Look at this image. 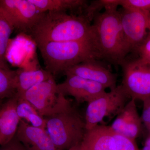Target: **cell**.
I'll use <instances>...</instances> for the list:
<instances>
[{
  "instance_id": "cell-1",
  "label": "cell",
  "mask_w": 150,
  "mask_h": 150,
  "mask_svg": "<svg viewBox=\"0 0 150 150\" xmlns=\"http://www.w3.org/2000/svg\"><path fill=\"white\" fill-rule=\"evenodd\" d=\"M35 44L95 39L91 21L85 15L46 12L30 33Z\"/></svg>"
},
{
  "instance_id": "cell-2",
  "label": "cell",
  "mask_w": 150,
  "mask_h": 150,
  "mask_svg": "<svg viewBox=\"0 0 150 150\" xmlns=\"http://www.w3.org/2000/svg\"><path fill=\"white\" fill-rule=\"evenodd\" d=\"M45 70L55 76L75 65L89 60L103 59L95 39L36 44Z\"/></svg>"
},
{
  "instance_id": "cell-3",
  "label": "cell",
  "mask_w": 150,
  "mask_h": 150,
  "mask_svg": "<svg viewBox=\"0 0 150 150\" xmlns=\"http://www.w3.org/2000/svg\"><path fill=\"white\" fill-rule=\"evenodd\" d=\"M93 28L96 44L103 59L121 65L129 54L122 30L120 11L106 8L93 17Z\"/></svg>"
},
{
  "instance_id": "cell-4",
  "label": "cell",
  "mask_w": 150,
  "mask_h": 150,
  "mask_svg": "<svg viewBox=\"0 0 150 150\" xmlns=\"http://www.w3.org/2000/svg\"><path fill=\"white\" fill-rule=\"evenodd\" d=\"M45 119L46 132L58 150H68L79 144L86 132L85 118L72 104Z\"/></svg>"
},
{
  "instance_id": "cell-5",
  "label": "cell",
  "mask_w": 150,
  "mask_h": 150,
  "mask_svg": "<svg viewBox=\"0 0 150 150\" xmlns=\"http://www.w3.org/2000/svg\"><path fill=\"white\" fill-rule=\"evenodd\" d=\"M23 96L44 118L62 112L72 104L59 91L54 76L30 89Z\"/></svg>"
},
{
  "instance_id": "cell-6",
  "label": "cell",
  "mask_w": 150,
  "mask_h": 150,
  "mask_svg": "<svg viewBox=\"0 0 150 150\" xmlns=\"http://www.w3.org/2000/svg\"><path fill=\"white\" fill-rule=\"evenodd\" d=\"M129 98L121 85L88 103L85 117L86 131L100 125L105 118L118 115L129 102Z\"/></svg>"
},
{
  "instance_id": "cell-7",
  "label": "cell",
  "mask_w": 150,
  "mask_h": 150,
  "mask_svg": "<svg viewBox=\"0 0 150 150\" xmlns=\"http://www.w3.org/2000/svg\"><path fill=\"white\" fill-rule=\"evenodd\" d=\"M121 85L131 99L142 101L150 97V64L140 58L126 60L121 65Z\"/></svg>"
},
{
  "instance_id": "cell-8",
  "label": "cell",
  "mask_w": 150,
  "mask_h": 150,
  "mask_svg": "<svg viewBox=\"0 0 150 150\" xmlns=\"http://www.w3.org/2000/svg\"><path fill=\"white\" fill-rule=\"evenodd\" d=\"M0 9L14 29L28 34L46 13L30 0H0Z\"/></svg>"
},
{
  "instance_id": "cell-9",
  "label": "cell",
  "mask_w": 150,
  "mask_h": 150,
  "mask_svg": "<svg viewBox=\"0 0 150 150\" xmlns=\"http://www.w3.org/2000/svg\"><path fill=\"white\" fill-rule=\"evenodd\" d=\"M119 11L123 36L128 51L129 53L136 52L147 36L150 13L126 8Z\"/></svg>"
},
{
  "instance_id": "cell-10",
  "label": "cell",
  "mask_w": 150,
  "mask_h": 150,
  "mask_svg": "<svg viewBox=\"0 0 150 150\" xmlns=\"http://www.w3.org/2000/svg\"><path fill=\"white\" fill-rule=\"evenodd\" d=\"M98 61L88 60L71 67L64 73L65 75L77 76L99 84L106 89L115 88L117 86V75Z\"/></svg>"
},
{
  "instance_id": "cell-11",
  "label": "cell",
  "mask_w": 150,
  "mask_h": 150,
  "mask_svg": "<svg viewBox=\"0 0 150 150\" xmlns=\"http://www.w3.org/2000/svg\"><path fill=\"white\" fill-rule=\"evenodd\" d=\"M63 82L58 84L59 91L65 96L73 97L78 103H87L105 91L99 84L74 75H67Z\"/></svg>"
},
{
  "instance_id": "cell-12",
  "label": "cell",
  "mask_w": 150,
  "mask_h": 150,
  "mask_svg": "<svg viewBox=\"0 0 150 150\" xmlns=\"http://www.w3.org/2000/svg\"><path fill=\"white\" fill-rule=\"evenodd\" d=\"M135 100L131 99L117 115L110 128L115 134L136 140L142 131V122Z\"/></svg>"
},
{
  "instance_id": "cell-13",
  "label": "cell",
  "mask_w": 150,
  "mask_h": 150,
  "mask_svg": "<svg viewBox=\"0 0 150 150\" xmlns=\"http://www.w3.org/2000/svg\"><path fill=\"white\" fill-rule=\"evenodd\" d=\"M16 136L27 150H58L45 129L20 120Z\"/></svg>"
},
{
  "instance_id": "cell-14",
  "label": "cell",
  "mask_w": 150,
  "mask_h": 150,
  "mask_svg": "<svg viewBox=\"0 0 150 150\" xmlns=\"http://www.w3.org/2000/svg\"><path fill=\"white\" fill-rule=\"evenodd\" d=\"M17 95L0 107V146L10 141L16 134L20 119L16 110Z\"/></svg>"
},
{
  "instance_id": "cell-15",
  "label": "cell",
  "mask_w": 150,
  "mask_h": 150,
  "mask_svg": "<svg viewBox=\"0 0 150 150\" xmlns=\"http://www.w3.org/2000/svg\"><path fill=\"white\" fill-rule=\"evenodd\" d=\"M80 150H116L114 133L110 126L98 125L86 131Z\"/></svg>"
},
{
  "instance_id": "cell-16",
  "label": "cell",
  "mask_w": 150,
  "mask_h": 150,
  "mask_svg": "<svg viewBox=\"0 0 150 150\" xmlns=\"http://www.w3.org/2000/svg\"><path fill=\"white\" fill-rule=\"evenodd\" d=\"M16 71L17 95L18 96H23L30 89L54 76L48 71L43 69H18Z\"/></svg>"
},
{
  "instance_id": "cell-17",
  "label": "cell",
  "mask_w": 150,
  "mask_h": 150,
  "mask_svg": "<svg viewBox=\"0 0 150 150\" xmlns=\"http://www.w3.org/2000/svg\"><path fill=\"white\" fill-rule=\"evenodd\" d=\"M42 13L56 11L67 12L86 8L87 1L84 0H30Z\"/></svg>"
},
{
  "instance_id": "cell-18",
  "label": "cell",
  "mask_w": 150,
  "mask_h": 150,
  "mask_svg": "<svg viewBox=\"0 0 150 150\" xmlns=\"http://www.w3.org/2000/svg\"><path fill=\"white\" fill-rule=\"evenodd\" d=\"M16 110L20 120L34 127L46 130V120L23 96H18Z\"/></svg>"
},
{
  "instance_id": "cell-19",
  "label": "cell",
  "mask_w": 150,
  "mask_h": 150,
  "mask_svg": "<svg viewBox=\"0 0 150 150\" xmlns=\"http://www.w3.org/2000/svg\"><path fill=\"white\" fill-rule=\"evenodd\" d=\"M17 92L16 71L0 68V107Z\"/></svg>"
},
{
  "instance_id": "cell-20",
  "label": "cell",
  "mask_w": 150,
  "mask_h": 150,
  "mask_svg": "<svg viewBox=\"0 0 150 150\" xmlns=\"http://www.w3.org/2000/svg\"><path fill=\"white\" fill-rule=\"evenodd\" d=\"M14 29L0 9V68L10 69L7 60V51L11 34Z\"/></svg>"
},
{
  "instance_id": "cell-21",
  "label": "cell",
  "mask_w": 150,
  "mask_h": 150,
  "mask_svg": "<svg viewBox=\"0 0 150 150\" xmlns=\"http://www.w3.org/2000/svg\"><path fill=\"white\" fill-rule=\"evenodd\" d=\"M122 8L133 9L150 13V0H116Z\"/></svg>"
},
{
  "instance_id": "cell-22",
  "label": "cell",
  "mask_w": 150,
  "mask_h": 150,
  "mask_svg": "<svg viewBox=\"0 0 150 150\" xmlns=\"http://www.w3.org/2000/svg\"><path fill=\"white\" fill-rule=\"evenodd\" d=\"M116 150H141L137 146L136 140L129 139L114 133Z\"/></svg>"
},
{
  "instance_id": "cell-23",
  "label": "cell",
  "mask_w": 150,
  "mask_h": 150,
  "mask_svg": "<svg viewBox=\"0 0 150 150\" xmlns=\"http://www.w3.org/2000/svg\"><path fill=\"white\" fill-rule=\"evenodd\" d=\"M136 52L139 55V58L150 64V34L147 36L144 41L137 48Z\"/></svg>"
},
{
  "instance_id": "cell-24",
  "label": "cell",
  "mask_w": 150,
  "mask_h": 150,
  "mask_svg": "<svg viewBox=\"0 0 150 150\" xmlns=\"http://www.w3.org/2000/svg\"><path fill=\"white\" fill-rule=\"evenodd\" d=\"M143 108L142 116V123L147 129L150 135V97L143 100Z\"/></svg>"
},
{
  "instance_id": "cell-25",
  "label": "cell",
  "mask_w": 150,
  "mask_h": 150,
  "mask_svg": "<svg viewBox=\"0 0 150 150\" xmlns=\"http://www.w3.org/2000/svg\"><path fill=\"white\" fill-rule=\"evenodd\" d=\"M0 150H27L18 139L16 136L5 144L0 146Z\"/></svg>"
},
{
  "instance_id": "cell-26",
  "label": "cell",
  "mask_w": 150,
  "mask_h": 150,
  "mask_svg": "<svg viewBox=\"0 0 150 150\" xmlns=\"http://www.w3.org/2000/svg\"><path fill=\"white\" fill-rule=\"evenodd\" d=\"M144 146H147L150 148V135L149 134V136L147 137L146 139L145 142Z\"/></svg>"
},
{
  "instance_id": "cell-27",
  "label": "cell",
  "mask_w": 150,
  "mask_h": 150,
  "mask_svg": "<svg viewBox=\"0 0 150 150\" xmlns=\"http://www.w3.org/2000/svg\"><path fill=\"white\" fill-rule=\"evenodd\" d=\"M68 150H80V144L74 146Z\"/></svg>"
},
{
  "instance_id": "cell-28",
  "label": "cell",
  "mask_w": 150,
  "mask_h": 150,
  "mask_svg": "<svg viewBox=\"0 0 150 150\" xmlns=\"http://www.w3.org/2000/svg\"><path fill=\"white\" fill-rule=\"evenodd\" d=\"M148 33L150 34V13L149 16V20H148Z\"/></svg>"
},
{
  "instance_id": "cell-29",
  "label": "cell",
  "mask_w": 150,
  "mask_h": 150,
  "mask_svg": "<svg viewBox=\"0 0 150 150\" xmlns=\"http://www.w3.org/2000/svg\"><path fill=\"white\" fill-rule=\"evenodd\" d=\"M150 150V148L147 146H144V147L142 148V150Z\"/></svg>"
}]
</instances>
